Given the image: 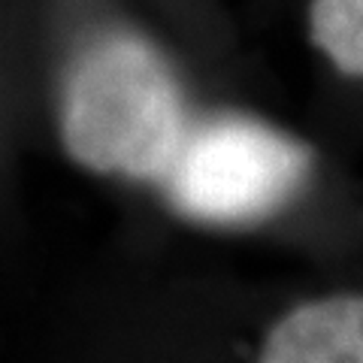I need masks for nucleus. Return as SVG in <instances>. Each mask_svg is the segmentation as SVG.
Returning <instances> with one entry per match:
<instances>
[{
	"label": "nucleus",
	"mask_w": 363,
	"mask_h": 363,
	"mask_svg": "<svg viewBox=\"0 0 363 363\" xmlns=\"http://www.w3.org/2000/svg\"><path fill=\"white\" fill-rule=\"evenodd\" d=\"M312 173L315 152L297 133L245 109H203L157 194L191 221L248 227L291 206Z\"/></svg>",
	"instance_id": "1"
},
{
	"label": "nucleus",
	"mask_w": 363,
	"mask_h": 363,
	"mask_svg": "<svg viewBox=\"0 0 363 363\" xmlns=\"http://www.w3.org/2000/svg\"><path fill=\"white\" fill-rule=\"evenodd\" d=\"M33 112V0H0V240L16 215L18 155Z\"/></svg>",
	"instance_id": "2"
},
{
	"label": "nucleus",
	"mask_w": 363,
	"mask_h": 363,
	"mask_svg": "<svg viewBox=\"0 0 363 363\" xmlns=\"http://www.w3.org/2000/svg\"><path fill=\"white\" fill-rule=\"evenodd\" d=\"M257 363H363V291L291 306L260 339Z\"/></svg>",
	"instance_id": "3"
},
{
	"label": "nucleus",
	"mask_w": 363,
	"mask_h": 363,
	"mask_svg": "<svg viewBox=\"0 0 363 363\" xmlns=\"http://www.w3.org/2000/svg\"><path fill=\"white\" fill-rule=\"evenodd\" d=\"M306 40L345 82L363 85V0H306Z\"/></svg>",
	"instance_id": "4"
},
{
	"label": "nucleus",
	"mask_w": 363,
	"mask_h": 363,
	"mask_svg": "<svg viewBox=\"0 0 363 363\" xmlns=\"http://www.w3.org/2000/svg\"><path fill=\"white\" fill-rule=\"evenodd\" d=\"M136 4L185 55L194 45L218 37V0H136Z\"/></svg>",
	"instance_id": "5"
}]
</instances>
